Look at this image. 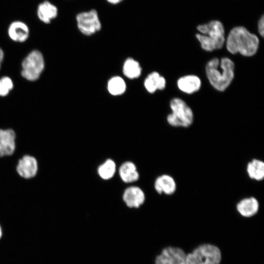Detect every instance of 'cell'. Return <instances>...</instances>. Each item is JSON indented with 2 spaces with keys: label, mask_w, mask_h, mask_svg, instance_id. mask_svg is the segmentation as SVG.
<instances>
[{
  "label": "cell",
  "mask_w": 264,
  "mask_h": 264,
  "mask_svg": "<svg viewBox=\"0 0 264 264\" xmlns=\"http://www.w3.org/2000/svg\"><path fill=\"white\" fill-rule=\"evenodd\" d=\"M259 40L254 34L242 26L232 28L226 39V46L231 54L239 53L244 56L255 55L259 48Z\"/></svg>",
  "instance_id": "6da1fadb"
},
{
  "label": "cell",
  "mask_w": 264,
  "mask_h": 264,
  "mask_svg": "<svg viewBox=\"0 0 264 264\" xmlns=\"http://www.w3.org/2000/svg\"><path fill=\"white\" fill-rule=\"evenodd\" d=\"M235 65L227 57L220 60L215 58L206 65L207 77L211 85L220 91H224L230 85L234 77Z\"/></svg>",
  "instance_id": "7a4b0ae2"
},
{
  "label": "cell",
  "mask_w": 264,
  "mask_h": 264,
  "mask_svg": "<svg viewBox=\"0 0 264 264\" xmlns=\"http://www.w3.org/2000/svg\"><path fill=\"white\" fill-rule=\"evenodd\" d=\"M197 29L201 33L196 35L201 48L207 51L221 48L225 43V32L222 23L213 20L207 23L199 25Z\"/></svg>",
  "instance_id": "3957f363"
},
{
  "label": "cell",
  "mask_w": 264,
  "mask_h": 264,
  "mask_svg": "<svg viewBox=\"0 0 264 264\" xmlns=\"http://www.w3.org/2000/svg\"><path fill=\"white\" fill-rule=\"evenodd\" d=\"M170 106L172 112L167 116V121L170 126L187 128L192 125L193 111L182 99L174 98L171 100Z\"/></svg>",
  "instance_id": "277c9868"
},
{
  "label": "cell",
  "mask_w": 264,
  "mask_h": 264,
  "mask_svg": "<svg viewBox=\"0 0 264 264\" xmlns=\"http://www.w3.org/2000/svg\"><path fill=\"white\" fill-rule=\"evenodd\" d=\"M221 260L220 249L209 243L201 244L187 254V264H219Z\"/></svg>",
  "instance_id": "5b68a950"
},
{
  "label": "cell",
  "mask_w": 264,
  "mask_h": 264,
  "mask_svg": "<svg viewBox=\"0 0 264 264\" xmlns=\"http://www.w3.org/2000/svg\"><path fill=\"white\" fill-rule=\"evenodd\" d=\"M45 67L44 56L38 50L30 52L22 63L21 75L29 81H35L41 76Z\"/></svg>",
  "instance_id": "8992f818"
},
{
  "label": "cell",
  "mask_w": 264,
  "mask_h": 264,
  "mask_svg": "<svg viewBox=\"0 0 264 264\" xmlns=\"http://www.w3.org/2000/svg\"><path fill=\"white\" fill-rule=\"evenodd\" d=\"M76 20L79 30L84 35H92L101 29V23L95 9L78 14Z\"/></svg>",
  "instance_id": "52a82bcc"
},
{
  "label": "cell",
  "mask_w": 264,
  "mask_h": 264,
  "mask_svg": "<svg viewBox=\"0 0 264 264\" xmlns=\"http://www.w3.org/2000/svg\"><path fill=\"white\" fill-rule=\"evenodd\" d=\"M186 255L179 247L167 246L156 256L154 264H187Z\"/></svg>",
  "instance_id": "ba28073f"
},
{
  "label": "cell",
  "mask_w": 264,
  "mask_h": 264,
  "mask_svg": "<svg viewBox=\"0 0 264 264\" xmlns=\"http://www.w3.org/2000/svg\"><path fill=\"white\" fill-rule=\"evenodd\" d=\"M123 199L130 208H138L145 202V195L143 190L137 186H131L125 189Z\"/></svg>",
  "instance_id": "9c48e42d"
},
{
  "label": "cell",
  "mask_w": 264,
  "mask_h": 264,
  "mask_svg": "<svg viewBox=\"0 0 264 264\" xmlns=\"http://www.w3.org/2000/svg\"><path fill=\"white\" fill-rule=\"evenodd\" d=\"M29 28L28 25L21 21L12 22L9 25L7 33L9 37L14 42L23 43L29 36Z\"/></svg>",
  "instance_id": "30bf717a"
},
{
  "label": "cell",
  "mask_w": 264,
  "mask_h": 264,
  "mask_svg": "<svg viewBox=\"0 0 264 264\" xmlns=\"http://www.w3.org/2000/svg\"><path fill=\"white\" fill-rule=\"evenodd\" d=\"M259 207V201L253 197L243 198L236 205L237 212L245 218H250L255 215L258 213Z\"/></svg>",
  "instance_id": "8fae6325"
},
{
  "label": "cell",
  "mask_w": 264,
  "mask_h": 264,
  "mask_svg": "<svg viewBox=\"0 0 264 264\" xmlns=\"http://www.w3.org/2000/svg\"><path fill=\"white\" fill-rule=\"evenodd\" d=\"M154 187L158 194L171 195L176 190V183L171 176L163 174L156 178Z\"/></svg>",
  "instance_id": "7c38bea8"
},
{
  "label": "cell",
  "mask_w": 264,
  "mask_h": 264,
  "mask_svg": "<svg viewBox=\"0 0 264 264\" xmlns=\"http://www.w3.org/2000/svg\"><path fill=\"white\" fill-rule=\"evenodd\" d=\"M15 133L11 129H0V156L11 155L15 148Z\"/></svg>",
  "instance_id": "4fadbf2b"
},
{
  "label": "cell",
  "mask_w": 264,
  "mask_h": 264,
  "mask_svg": "<svg viewBox=\"0 0 264 264\" xmlns=\"http://www.w3.org/2000/svg\"><path fill=\"white\" fill-rule=\"evenodd\" d=\"M58 10L54 4L48 0L41 2L37 9V15L39 19L44 23H49L58 15Z\"/></svg>",
  "instance_id": "5bb4252c"
},
{
  "label": "cell",
  "mask_w": 264,
  "mask_h": 264,
  "mask_svg": "<svg viewBox=\"0 0 264 264\" xmlns=\"http://www.w3.org/2000/svg\"><path fill=\"white\" fill-rule=\"evenodd\" d=\"M17 171L24 178H29L34 176L37 171L36 159L29 155L23 156L19 162Z\"/></svg>",
  "instance_id": "9a60e30c"
},
{
  "label": "cell",
  "mask_w": 264,
  "mask_h": 264,
  "mask_svg": "<svg viewBox=\"0 0 264 264\" xmlns=\"http://www.w3.org/2000/svg\"><path fill=\"white\" fill-rule=\"evenodd\" d=\"M177 85L181 91L188 94H192L199 89L201 87V81L196 75H189L179 78Z\"/></svg>",
  "instance_id": "2e32d148"
},
{
  "label": "cell",
  "mask_w": 264,
  "mask_h": 264,
  "mask_svg": "<svg viewBox=\"0 0 264 264\" xmlns=\"http://www.w3.org/2000/svg\"><path fill=\"white\" fill-rule=\"evenodd\" d=\"M144 85L148 92L153 93L157 90L164 89L166 86V80L158 72L154 71L147 76L145 79Z\"/></svg>",
  "instance_id": "e0dca14e"
},
{
  "label": "cell",
  "mask_w": 264,
  "mask_h": 264,
  "mask_svg": "<svg viewBox=\"0 0 264 264\" xmlns=\"http://www.w3.org/2000/svg\"><path fill=\"white\" fill-rule=\"evenodd\" d=\"M119 174L121 179L125 183L135 182L139 177L135 165L131 161L125 162L120 166Z\"/></svg>",
  "instance_id": "ac0fdd59"
},
{
  "label": "cell",
  "mask_w": 264,
  "mask_h": 264,
  "mask_svg": "<svg viewBox=\"0 0 264 264\" xmlns=\"http://www.w3.org/2000/svg\"><path fill=\"white\" fill-rule=\"evenodd\" d=\"M246 172L250 178L260 181L264 178V162L259 159H253L246 165Z\"/></svg>",
  "instance_id": "d6986e66"
},
{
  "label": "cell",
  "mask_w": 264,
  "mask_h": 264,
  "mask_svg": "<svg viewBox=\"0 0 264 264\" xmlns=\"http://www.w3.org/2000/svg\"><path fill=\"white\" fill-rule=\"evenodd\" d=\"M142 72V68L138 62L132 58L127 59L123 66V73L130 79L138 78Z\"/></svg>",
  "instance_id": "ffe728a7"
},
{
  "label": "cell",
  "mask_w": 264,
  "mask_h": 264,
  "mask_svg": "<svg viewBox=\"0 0 264 264\" xmlns=\"http://www.w3.org/2000/svg\"><path fill=\"white\" fill-rule=\"evenodd\" d=\"M107 88L111 95L118 96L123 94L125 92L126 84L122 77L114 76L109 80Z\"/></svg>",
  "instance_id": "44dd1931"
},
{
  "label": "cell",
  "mask_w": 264,
  "mask_h": 264,
  "mask_svg": "<svg viewBox=\"0 0 264 264\" xmlns=\"http://www.w3.org/2000/svg\"><path fill=\"white\" fill-rule=\"evenodd\" d=\"M115 171V163L111 159H107L97 169L98 175L104 180H108L111 178L114 175Z\"/></svg>",
  "instance_id": "7402d4cb"
},
{
  "label": "cell",
  "mask_w": 264,
  "mask_h": 264,
  "mask_svg": "<svg viewBox=\"0 0 264 264\" xmlns=\"http://www.w3.org/2000/svg\"><path fill=\"white\" fill-rule=\"evenodd\" d=\"M13 88L14 83L10 77L3 76L0 78V96H7Z\"/></svg>",
  "instance_id": "603a6c76"
},
{
  "label": "cell",
  "mask_w": 264,
  "mask_h": 264,
  "mask_svg": "<svg viewBox=\"0 0 264 264\" xmlns=\"http://www.w3.org/2000/svg\"><path fill=\"white\" fill-rule=\"evenodd\" d=\"M258 32L260 35L262 37H264V15L261 17L259 19L258 23Z\"/></svg>",
  "instance_id": "cb8c5ba5"
},
{
  "label": "cell",
  "mask_w": 264,
  "mask_h": 264,
  "mask_svg": "<svg viewBox=\"0 0 264 264\" xmlns=\"http://www.w3.org/2000/svg\"><path fill=\"white\" fill-rule=\"evenodd\" d=\"M4 59V52L2 49L0 47V69Z\"/></svg>",
  "instance_id": "d4e9b609"
},
{
  "label": "cell",
  "mask_w": 264,
  "mask_h": 264,
  "mask_svg": "<svg viewBox=\"0 0 264 264\" xmlns=\"http://www.w3.org/2000/svg\"><path fill=\"white\" fill-rule=\"evenodd\" d=\"M123 0H107V1L112 4H117L120 3Z\"/></svg>",
  "instance_id": "484cf974"
},
{
  "label": "cell",
  "mask_w": 264,
  "mask_h": 264,
  "mask_svg": "<svg viewBox=\"0 0 264 264\" xmlns=\"http://www.w3.org/2000/svg\"><path fill=\"white\" fill-rule=\"evenodd\" d=\"M2 230H1V228L0 226V239L1 238V236H2Z\"/></svg>",
  "instance_id": "4316f807"
}]
</instances>
